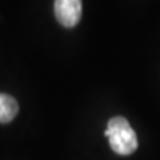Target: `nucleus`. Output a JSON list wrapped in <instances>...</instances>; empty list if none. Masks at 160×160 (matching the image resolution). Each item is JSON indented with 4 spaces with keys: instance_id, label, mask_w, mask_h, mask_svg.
I'll return each instance as SVG.
<instances>
[{
    "instance_id": "obj_3",
    "label": "nucleus",
    "mask_w": 160,
    "mask_h": 160,
    "mask_svg": "<svg viewBox=\"0 0 160 160\" xmlns=\"http://www.w3.org/2000/svg\"><path fill=\"white\" fill-rule=\"evenodd\" d=\"M19 112V104L11 95L0 93V123H9Z\"/></svg>"
},
{
    "instance_id": "obj_1",
    "label": "nucleus",
    "mask_w": 160,
    "mask_h": 160,
    "mask_svg": "<svg viewBox=\"0 0 160 160\" xmlns=\"http://www.w3.org/2000/svg\"><path fill=\"white\" fill-rule=\"evenodd\" d=\"M106 136L109 140V146L118 155H131L138 148V138L127 119L115 116L108 122Z\"/></svg>"
},
{
    "instance_id": "obj_2",
    "label": "nucleus",
    "mask_w": 160,
    "mask_h": 160,
    "mask_svg": "<svg viewBox=\"0 0 160 160\" xmlns=\"http://www.w3.org/2000/svg\"><path fill=\"white\" fill-rule=\"evenodd\" d=\"M55 16L63 27L72 28L82 18V0H55Z\"/></svg>"
}]
</instances>
